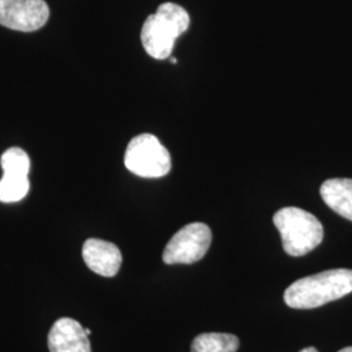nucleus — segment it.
I'll return each instance as SVG.
<instances>
[{
	"label": "nucleus",
	"instance_id": "obj_1",
	"mask_svg": "<svg viewBox=\"0 0 352 352\" xmlns=\"http://www.w3.org/2000/svg\"><path fill=\"white\" fill-rule=\"evenodd\" d=\"M352 292V270L331 269L300 278L285 291V302L294 309H314Z\"/></svg>",
	"mask_w": 352,
	"mask_h": 352
},
{
	"label": "nucleus",
	"instance_id": "obj_2",
	"mask_svg": "<svg viewBox=\"0 0 352 352\" xmlns=\"http://www.w3.org/2000/svg\"><path fill=\"white\" fill-rule=\"evenodd\" d=\"M190 24L188 12L175 3H164L151 14L141 29V42L151 58L164 60L171 56L174 45Z\"/></svg>",
	"mask_w": 352,
	"mask_h": 352
},
{
	"label": "nucleus",
	"instance_id": "obj_3",
	"mask_svg": "<svg viewBox=\"0 0 352 352\" xmlns=\"http://www.w3.org/2000/svg\"><path fill=\"white\" fill-rule=\"evenodd\" d=\"M283 250L292 257H302L317 248L324 239V227L314 214L287 206L273 217Z\"/></svg>",
	"mask_w": 352,
	"mask_h": 352
},
{
	"label": "nucleus",
	"instance_id": "obj_4",
	"mask_svg": "<svg viewBox=\"0 0 352 352\" xmlns=\"http://www.w3.org/2000/svg\"><path fill=\"white\" fill-rule=\"evenodd\" d=\"M124 164L135 175L162 177L171 170V155L154 135L142 133L129 141Z\"/></svg>",
	"mask_w": 352,
	"mask_h": 352
},
{
	"label": "nucleus",
	"instance_id": "obj_5",
	"mask_svg": "<svg viewBox=\"0 0 352 352\" xmlns=\"http://www.w3.org/2000/svg\"><path fill=\"white\" fill-rule=\"evenodd\" d=\"M212 244V230L195 222L180 228L164 248V264H193L200 261Z\"/></svg>",
	"mask_w": 352,
	"mask_h": 352
},
{
	"label": "nucleus",
	"instance_id": "obj_6",
	"mask_svg": "<svg viewBox=\"0 0 352 352\" xmlns=\"http://www.w3.org/2000/svg\"><path fill=\"white\" fill-rule=\"evenodd\" d=\"M50 10L45 0H0V25L17 32H36L47 23Z\"/></svg>",
	"mask_w": 352,
	"mask_h": 352
},
{
	"label": "nucleus",
	"instance_id": "obj_7",
	"mask_svg": "<svg viewBox=\"0 0 352 352\" xmlns=\"http://www.w3.org/2000/svg\"><path fill=\"white\" fill-rule=\"evenodd\" d=\"M82 258L91 272L102 277H115L122 265V252L110 241L88 239L82 247Z\"/></svg>",
	"mask_w": 352,
	"mask_h": 352
},
{
	"label": "nucleus",
	"instance_id": "obj_8",
	"mask_svg": "<svg viewBox=\"0 0 352 352\" xmlns=\"http://www.w3.org/2000/svg\"><path fill=\"white\" fill-rule=\"evenodd\" d=\"M50 352H91L85 329L74 318H59L49 333Z\"/></svg>",
	"mask_w": 352,
	"mask_h": 352
},
{
	"label": "nucleus",
	"instance_id": "obj_9",
	"mask_svg": "<svg viewBox=\"0 0 352 352\" xmlns=\"http://www.w3.org/2000/svg\"><path fill=\"white\" fill-rule=\"evenodd\" d=\"M320 195L331 210L352 221V179H329L322 183Z\"/></svg>",
	"mask_w": 352,
	"mask_h": 352
},
{
	"label": "nucleus",
	"instance_id": "obj_10",
	"mask_svg": "<svg viewBox=\"0 0 352 352\" xmlns=\"http://www.w3.org/2000/svg\"><path fill=\"white\" fill-rule=\"evenodd\" d=\"M239 346V338L234 334L204 333L193 340L190 352H236Z\"/></svg>",
	"mask_w": 352,
	"mask_h": 352
},
{
	"label": "nucleus",
	"instance_id": "obj_11",
	"mask_svg": "<svg viewBox=\"0 0 352 352\" xmlns=\"http://www.w3.org/2000/svg\"><path fill=\"white\" fill-rule=\"evenodd\" d=\"M30 189L29 176L3 174L0 179V202L21 201Z\"/></svg>",
	"mask_w": 352,
	"mask_h": 352
},
{
	"label": "nucleus",
	"instance_id": "obj_12",
	"mask_svg": "<svg viewBox=\"0 0 352 352\" xmlns=\"http://www.w3.org/2000/svg\"><path fill=\"white\" fill-rule=\"evenodd\" d=\"M3 174L28 175L30 171V158L26 151L20 148H11L4 151L0 160Z\"/></svg>",
	"mask_w": 352,
	"mask_h": 352
},
{
	"label": "nucleus",
	"instance_id": "obj_13",
	"mask_svg": "<svg viewBox=\"0 0 352 352\" xmlns=\"http://www.w3.org/2000/svg\"><path fill=\"white\" fill-rule=\"evenodd\" d=\"M300 352H318L316 350L315 347H308V349H304Z\"/></svg>",
	"mask_w": 352,
	"mask_h": 352
},
{
	"label": "nucleus",
	"instance_id": "obj_14",
	"mask_svg": "<svg viewBox=\"0 0 352 352\" xmlns=\"http://www.w3.org/2000/svg\"><path fill=\"white\" fill-rule=\"evenodd\" d=\"M338 352H352V347H346V349H343V350Z\"/></svg>",
	"mask_w": 352,
	"mask_h": 352
},
{
	"label": "nucleus",
	"instance_id": "obj_15",
	"mask_svg": "<svg viewBox=\"0 0 352 352\" xmlns=\"http://www.w3.org/2000/svg\"><path fill=\"white\" fill-rule=\"evenodd\" d=\"M168 59H170V62H171V63H173V64L177 63V60H176L175 58H173V56H170V58H168Z\"/></svg>",
	"mask_w": 352,
	"mask_h": 352
},
{
	"label": "nucleus",
	"instance_id": "obj_16",
	"mask_svg": "<svg viewBox=\"0 0 352 352\" xmlns=\"http://www.w3.org/2000/svg\"><path fill=\"white\" fill-rule=\"evenodd\" d=\"M85 333H87V334H88V336H90V334H91V331H90V330H89V329H85Z\"/></svg>",
	"mask_w": 352,
	"mask_h": 352
}]
</instances>
